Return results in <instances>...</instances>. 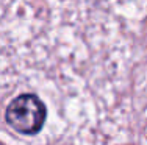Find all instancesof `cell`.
<instances>
[{
  "instance_id": "1",
  "label": "cell",
  "mask_w": 147,
  "mask_h": 145,
  "mask_svg": "<svg viewBox=\"0 0 147 145\" xmlns=\"http://www.w3.org/2000/svg\"><path fill=\"white\" fill-rule=\"evenodd\" d=\"M47 109L45 105L33 94L19 95L8 105L5 112V119L11 128H14L20 134L39 133L45 123Z\"/></svg>"
}]
</instances>
